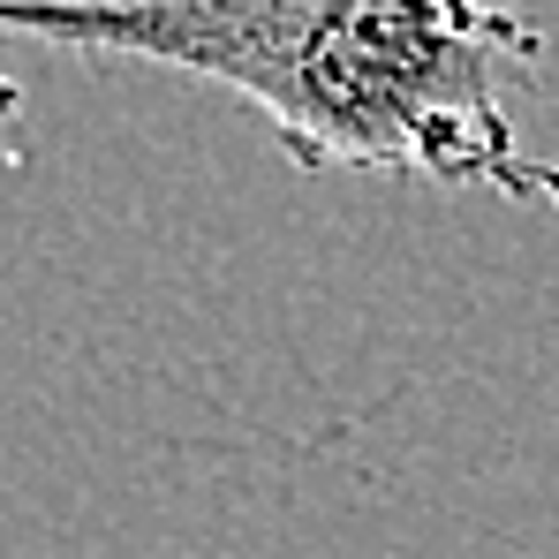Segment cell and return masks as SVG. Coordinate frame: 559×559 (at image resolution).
I'll return each instance as SVG.
<instances>
[{
	"instance_id": "1",
	"label": "cell",
	"mask_w": 559,
	"mask_h": 559,
	"mask_svg": "<svg viewBox=\"0 0 559 559\" xmlns=\"http://www.w3.org/2000/svg\"><path fill=\"white\" fill-rule=\"evenodd\" d=\"M0 38L144 61L235 92L302 175H424L559 212V159L514 129L545 31L462 0H129L0 8Z\"/></svg>"
},
{
	"instance_id": "2",
	"label": "cell",
	"mask_w": 559,
	"mask_h": 559,
	"mask_svg": "<svg viewBox=\"0 0 559 559\" xmlns=\"http://www.w3.org/2000/svg\"><path fill=\"white\" fill-rule=\"evenodd\" d=\"M8 114H23V84H15V76H0V121H8Z\"/></svg>"
}]
</instances>
